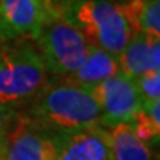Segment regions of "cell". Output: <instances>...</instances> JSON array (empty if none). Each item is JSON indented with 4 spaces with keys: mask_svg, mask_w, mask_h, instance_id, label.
<instances>
[{
    "mask_svg": "<svg viewBox=\"0 0 160 160\" xmlns=\"http://www.w3.org/2000/svg\"><path fill=\"white\" fill-rule=\"evenodd\" d=\"M21 113L55 137L101 126V108L92 92L58 77Z\"/></svg>",
    "mask_w": 160,
    "mask_h": 160,
    "instance_id": "6da1fadb",
    "label": "cell"
},
{
    "mask_svg": "<svg viewBox=\"0 0 160 160\" xmlns=\"http://www.w3.org/2000/svg\"><path fill=\"white\" fill-rule=\"evenodd\" d=\"M51 82L36 46L27 39L0 45V104L21 111Z\"/></svg>",
    "mask_w": 160,
    "mask_h": 160,
    "instance_id": "7a4b0ae2",
    "label": "cell"
},
{
    "mask_svg": "<svg viewBox=\"0 0 160 160\" xmlns=\"http://www.w3.org/2000/svg\"><path fill=\"white\" fill-rule=\"evenodd\" d=\"M58 13L79 30L89 46L116 58L132 37L123 13L113 0H64Z\"/></svg>",
    "mask_w": 160,
    "mask_h": 160,
    "instance_id": "3957f363",
    "label": "cell"
},
{
    "mask_svg": "<svg viewBox=\"0 0 160 160\" xmlns=\"http://www.w3.org/2000/svg\"><path fill=\"white\" fill-rule=\"evenodd\" d=\"M34 42L48 73L55 77L74 73L83 65L89 53V45L79 30L53 12L40 27Z\"/></svg>",
    "mask_w": 160,
    "mask_h": 160,
    "instance_id": "277c9868",
    "label": "cell"
},
{
    "mask_svg": "<svg viewBox=\"0 0 160 160\" xmlns=\"http://www.w3.org/2000/svg\"><path fill=\"white\" fill-rule=\"evenodd\" d=\"M57 137L15 111L0 138V160H55Z\"/></svg>",
    "mask_w": 160,
    "mask_h": 160,
    "instance_id": "5b68a950",
    "label": "cell"
},
{
    "mask_svg": "<svg viewBox=\"0 0 160 160\" xmlns=\"http://www.w3.org/2000/svg\"><path fill=\"white\" fill-rule=\"evenodd\" d=\"M92 95L101 108V126L132 125L142 107L135 79L123 73L102 82L92 89Z\"/></svg>",
    "mask_w": 160,
    "mask_h": 160,
    "instance_id": "8992f818",
    "label": "cell"
},
{
    "mask_svg": "<svg viewBox=\"0 0 160 160\" xmlns=\"http://www.w3.org/2000/svg\"><path fill=\"white\" fill-rule=\"evenodd\" d=\"M51 13L46 0H0V25L9 40H34Z\"/></svg>",
    "mask_w": 160,
    "mask_h": 160,
    "instance_id": "52a82bcc",
    "label": "cell"
},
{
    "mask_svg": "<svg viewBox=\"0 0 160 160\" xmlns=\"http://www.w3.org/2000/svg\"><path fill=\"white\" fill-rule=\"evenodd\" d=\"M55 160H113L108 129L93 126L58 135Z\"/></svg>",
    "mask_w": 160,
    "mask_h": 160,
    "instance_id": "ba28073f",
    "label": "cell"
},
{
    "mask_svg": "<svg viewBox=\"0 0 160 160\" xmlns=\"http://www.w3.org/2000/svg\"><path fill=\"white\" fill-rule=\"evenodd\" d=\"M120 73L131 79L160 71V37L132 33L131 40L117 57Z\"/></svg>",
    "mask_w": 160,
    "mask_h": 160,
    "instance_id": "9c48e42d",
    "label": "cell"
},
{
    "mask_svg": "<svg viewBox=\"0 0 160 160\" xmlns=\"http://www.w3.org/2000/svg\"><path fill=\"white\" fill-rule=\"evenodd\" d=\"M117 74H120L117 58L102 49L89 46V53L83 65L76 70L74 73L65 76V77H58V79H62L70 85L92 91L102 82Z\"/></svg>",
    "mask_w": 160,
    "mask_h": 160,
    "instance_id": "30bf717a",
    "label": "cell"
},
{
    "mask_svg": "<svg viewBox=\"0 0 160 160\" xmlns=\"http://www.w3.org/2000/svg\"><path fill=\"white\" fill-rule=\"evenodd\" d=\"M132 33L160 37L159 0H123L116 2Z\"/></svg>",
    "mask_w": 160,
    "mask_h": 160,
    "instance_id": "8fae6325",
    "label": "cell"
},
{
    "mask_svg": "<svg viewBox=\"0 0 160 160\" xmlns=\"http://www.w3.org/2000/svg\"><path fill=\"white\" fill-rule=\"evenodd\" d=\"M113 160H154L150 145L142 142L132 125H117L108 129Z\"/></svg>",
    "mask_w": 160,
    "mask_h": 160,
    "instance_id": "7c38bea8",
    "label": "cell"
},
{
    "mask_svg": "<svg viewBox=\"0 0 160 160\" xmlns=\"http://www.w3.org/2000/svg\"><path fill=\"white\" fill-rule=\"evenodd\" d=\"M132 128L138 138L145 142L157 144L160 137V101L142 104V107L137 114Z\"/></svg>",
    "mask_w": 160,
    "mask_h": 160,
    "instance_id": "4fadbf2b",
    "label": "cell"
},
{
    "mask_svg": "<svg viewBox=\"0 0 160 160\" xmlns=\"http://www.w3.org/2000/svg\"><path fill=\"white\" fill-rule=\"evenodd\" d=\"M142 104L160 101V71H151L135 79Z\"/></svg>",
    "mask_w": 160,
    "mask_h": 160,
    "instance_id": "5bb4252c",
    "label": "cell"
},
{
    "mask_svg": "<svg viewBox=\"0 0 160 160\" xmlns=\"http://www.w3.org/2000/svg\"><path fill=\"white\" fill-rule=\"evenodd\" d=\"M13 114H15V110L8 108V107L0 104V138L3 137V133H5L6 128L9 125L11 119L13 117Z\"/></svg>",
    "mask_w": 160,
    "mask_h": 160,
    "instance_id": "9a60e30c",
    "label": "cell"
},
{
    "mask_svg": "<svg viewBox=\"0 0 160 160\" xmlns=\"http://www.w3.org/2000/svg\"><path fill=\"white\" fill-rule=\"evenodd\" d=\"M46 3H48L49 9H51L53 13H58V9H59V6L64 3V0H46Z\"/></svg>",
    "mask_w": 160,
    "mask_h": 160,
    "instance_id": "2e32d148",
    "label": "cell"
},
{
    "mask_svg": "<svg viewBox=\"0 0 160 160\" xmlns=\"http://www.w3.org/2000/svg\"><path fill=\"white\" fill-rule=\"evenodd\" d=\"M6 40H9V37H8V36H6L5 30L2 28V25H0V43H5Z\"/></svg>",
    "mask_w": 160,
    "mask_h": 160,
    "instance_id": "e0dca14e",
    "label": "cell"
}]
</instances>
